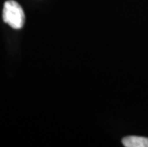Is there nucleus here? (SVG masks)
<instances>
[{"mask_svg":"<svg viewBox=\"0 0 148 147\" xmlns=\"http://www.w3.org/2000/svg\"><path fill=\"white\" fill-rule=\"evenodd\" d=\"M3 20L12 29L18 30L25 23V14L21 6L16 1L9 0L3 7Z\"/></svg>","mask_w":148,"mask_h":147,"instance_id":"nucleus-1","label":"nucleus"},{"mask_svg":"<svg viewBox=\"0 0 148 147\" xmlns=\"http://www.w3.org/2000/svg\"><path fill=\"white\" fill-rule=\"evenodd\" d=\"M122 144L125 147H148V137L128 136L122 139Z\"/></svg>","mask_w":148,"mask_h":147,"instance_id":"nucleus-2","label":"nucleus"}]
</instances>
